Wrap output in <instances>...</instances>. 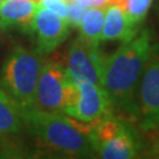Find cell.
Instances as JSON below:
<instances>
[{
    "label": "cell",
    "mask_w": 159,
    "mask_h": 159,
    "mask_svg": "<svg viewBox=\"0 0 159 159\" xmlns=\"http://www.w3.org/2000/svg\"><path fill=\"white\" fill-rule=\"evenodd\" d=\"M105 10L102 7H91L86 10L80 23V38L89 44H100Z\"/></svg>",
    "instance_id": "13"
},
{
    "label": "cell",
    "mask_w": 159,
    "mask_h": 159,
    "mask_svg": "<svg viewBox=\"0 0 159 159\" xmlns=\"http://www.w3.org/2000/svg\"><path fill=\"white\" fill-rule=\"evenodd\" d=\"M138 119L143 130L159 129V52L154 46L139 80Z\"/></svg>",
    "instance_id": "6"
},
{
    "label": "cell",
    "mask_w": 159,
    "mask_h": 159,
    "mask_svg": "<svg viewBox=\"0 0 159 159\" xmlns=\"http://www.w3.org/2000/svg\"><path fill=\"white\" fill-rule=\"evenodd\" d=\"M1 35H2V29L0 27V39H1Z\"/></svg>",
    "instance_id": "19"
},
{
    "label": "cell",
    "mask_w": 159,
    "mask_h": 159,
    "mask_svg": "<svg viewBox=\"0 0 159 159\" xmlns=\"http://www.w3.org/2000/svg\"><path fill=\"white\" fill-rule=\"evenodd\" d=\"M75 83L78 85L79 94L72 105L64 110L65 116H70L81 121H93L112 113L113 107L111 100L102 86L90 81Z\"/></svg>",
    "instance_id": "8"
},
{
    "label": "cell",
    "mask_w": 159,
    "mask_h": 159,
    "mask_svg": "<svg viewBox=\"0 0 159 159\" xmlns=\"http://www.w3.org/2000/svg\"><path fill=\"white\" fill-rule=\"evenodd\" d=\"M45 8L67 19V0H39Z\"/></svg>",
    "instance_id": "16"
},
{
    "label": "cell",
    "mask_w": 159,
    "mask_h": 159,
    "mask_svg": "<svg viewBox=\"0 0 159 159\" xmlns=\"http://www.w3.org/2000/svg\"><path fill=\"white\" fill-rule=\"evenodd\" d=\"M1 137V136H0ZM1 148H2V143H1V139H0V150H1Z\"/></svg>",
    "instance_id": "20"
},
{
    "label": "cell",
    "mask_w": 159,
    "mask_h": 159,
    "mask_svg": "<svg viewBox=\"0 0 159 159\" xmlns=\"http://www.w3.org/2000/svg\"><path fill=\"white\" fill-rule=\"evenodd\" d=\"M68 27L67 19L45 8L39 2L33 20V32L37 35V52L44 56L54 51L66 39Z\"/></svg>",
    "instance_id": "9"
},
{
    "label": "cell",
    "mask_w": 159,
    "mask_h": 159,
    "mask_svg": "<svg viewBox=\"0 0 159 159\" xmlns=\"http://www.w3.org/2000/svg\"><path fill=\"white\" fill-rule=\"evenodd\" d=\"M105 54L99 44H89L80 37L72 43L65 58V68L75 81H90L102 86V64Z\"/></svg>",
    "instance_id": "7"
},
{
    "label": "cell",
    "mask_w": 159,
    "mask_h": 159,
    "mask_svg": "<svg viewBox=\"0 0 159 159\" xmlns=\"http://www.w3.org/2000/svg\"><path fill=\"white\" fill-rule=\"evenodd\" d=\"M1 1H2V0H0V2H1Z\"/></svg>",
    "instance_id": "21"
},
{
    "label": "cell",
    "mask_w": 159,
    "mask_h": 159,
    "mask_svg": "<svg viewBox=\"0 0 159 159\" xmlns=\"http://www.w3.org/2000/svg\"><path fill=\"white\" fill-rule=\"evenodd\" d=\"M138 33L139 32L133 29L129 23L125 6L119 2L107 6V8L105 10L100 43L107 40H120L121 43H126L133 39Z\"/></svg>",
    "instance_id": "11"
},
{
    "label": "cell",
    "mask_w": 159,
    "mask_h": 159,
    "mask_svg": "<svg viewBox=\"0 0 159 159\" xmlns=\"http://www.w3.org/2000/svg\"><path fill=\"white\" fill-rule=\"evenodd\" d=\"M79 91L78 85L59 60H47L43 64L35 93V107L53 112L64 113V110L72 105Z\"/></svg>",
    "instance_id": "5"
},
{
    "label": "cell",
    "mask_w": 159,
    "mask_h": 159,
    "mask_svg": "<svg viewBox=\"0 0 159 159\" xmlns=\"http://www.w3.org/2000/svg\"><path fill=\"white\" fill-rule=\"evenodd\" d=\"M85 12V6L80 5L73 0H67V20L70 25L74 27H79Z\"/></svg>",
    "instance_id": "15"
},
{
    "label": "cell",
    "mask_w": 159,
    "mask_h": 159,
    "mask_svg": "<svg viewBox=\"0 0 159 159\" xmlns=\"http://www.w3.org/2000/svg\"><path fill=\"white\" fill-rule=\"evenodd\" d=\"M90 137L94 153L105 159L136 158L140 150L137 131L125 120L116 118L112 113L97 121Z\"/></svg>",
    "instance_id": "4"
},
{
    "label": "cell",
    "mask_w": 159,
    "mask_h": 159,
    "mask_svg": "<svg viewBox=\"0 0 159 159\" xmlns=\"http://www.w3.org/2000/svg\"><path fill=\"white\" fill-rule=\"evenodd\" d=\"M116 2H119V4H123L125 6V0H116Z\"/></svg>",
    "instance_id": "18"
},
{
    "label": "cell",
    "mask_w": 159,
    "mask_h": 159,
    "mask_svg": "<svg viewBox=\"0 0 159 159\" xmlns=\"http://www.w3.org/2000/svg\"><path fill=\"white\" fill-rule=\"evenodd\" d=\"M153 47L151 33L145 30L133 39L121 43L114 53L105 54L102 64V85L112 107L136 119H138L137 93L139 80Z\"/></svg>",
    "instance_id": "1"
},
{
    "label": "cell",
    "mask_w": 159,
    "mask_h": 159,
    "mask_svg": "<svg viewBox=\"0 0 159 159\" xmlns=\"http://www.w3.org/2000/svg\"><path fill=\"white\" fill-rule=\"evenodd\" d=\"M24 124L29 126L41 145L71 158L94 153L91 142L93 121H81L64 113H53L34 107L23 112Z\"/></svg>",
    "instance_id": "2"
},
{
    "label": "cell",
    "mask_w": 159,
    "mask_h": 159,
    "mask_svg": "<svg viewBox=\"0 0 159 159\" xmlns=\"http://www.w3.org/2000/svg\"><path fill=\"white\" fill-rule=\"evenodd\" d=\"M43 64L41 54L18 45L2 66L1 85L23 112L35 107L37 85Z\"/></svg>",
    "instance_id": "3"
},
{
    "label": "cell",
    "mask_w": 159,
    "mask_h": 159,
    "mask_svg": "<svg viewBox=\"0 0 159 159\" xmlns=\"http://www.w3.org/2000/svg\"><path fill=\"white\" fill-rule=\"evenodd\" d=\"M23 126L21 108L0 84V136L16 134L20 132Z\"/></svg>",
    "instance_id": "12"
},
{
    "label": "cell",
    "mask_w": 159,
    "mask_h": 159,
    "mask_svg": "<svg viewBox=\"0 0 159 159\" xmlns=\"http://www.w3.org/2000/svg\"><path fill=\"white\" fill-rule=\"evenodd\" d=\"M153 153L157 156V157H159V136L158 138H157V140L154 142V145H153Z\"/></svg>",
    "instance_id": "17"
},
{
    "label": "cell",
    "mask_w": 159,
    "mask_h": 159,
    "mask_svg": "<svg viewBox=\"0 0 159 159\" xmlns=\"http://www.w3.org/2000/svg\"><path fill=\"white\" fill-rule=\"evenodd\" d=\"M152 0H125V12L129 23L139 32V26L146 17Z\"/></svg>",
    "instance_id": "14"
},
{
    "label": "cell",
    "mask_w": 159,
    "mask_h": 159,
    "mask_svg": "<svg viewBox=\"0 0 159 159\" xmlns=\"http://www.w3.org/2000/svg\"><path fill=\"white\" fill-rule=\"evenodd\" d=\"M38 0H2L0 2V27L20 29L33 32V20L38 8Z\"/></svg>",
    "instance_id": "10"
}]
</instances>
